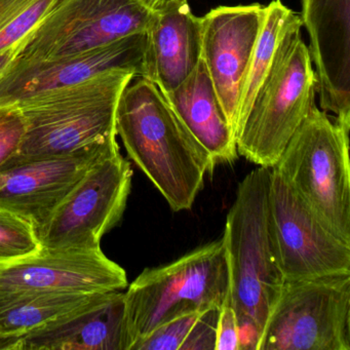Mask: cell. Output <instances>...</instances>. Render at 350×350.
<instances>
[{
	"label": "cell",
	"mask_w": 350,
	"mask_h": 350,
	"mask_svg": "<svg viewBox=\"0 0 350 350\" xmlns=\"http://www.w3.org/2000/svg\"><path fill=\"white\" fill-rule=\"evenodd\" d=\"M116 133L172 210H190L215 165L157 85L141 77L126 85L116 110Z\"/></svg>",
	"instance_id": "6da1fadb"
},
{
	"label": "cell",
	"mask_w": 350,
	"mask_h": 350,
	"mask_svg": "<svg viewBox=\"0 0 350 350\" xmlns=\"http://www.w3.org/2000/svg\"><path fill=\"white\" fill-rule=\"evenodd\" d=\"M269 167H259L239 183L227 215L223 241L229 268V297L237 314L239 350H257L284 278L268 221Z\"/></svg>",
	"instance_id": "7a4b0ae2"
},
{
	"label": "cell",
	"mask_w": 350,
	"mask_h": 350,
	"mask_svg": "<svg viewBox=\"0 0 350 350\" xmlns=\"http://www.w3.org/2000/svg\"><path fill=\"white\" fill-rule=\"evenodd\" d=\"M135 77L134 71L111 69L17 104L25 133L19 150L3 167L71 154L116 140L118 101Z\"/></svg>",
	"instance_id": "3957f363"
},
{
	"label": "cell",
	"mask_w": 350,
	"mask_h": 350,
	"mask_svg": "<svg viewBox=\"0 0 350 350\" xmlns=\"http://www.w3.org/2000/svg\"><path fill=\"white\" fill-rule=\"evenodd\" d=\"M124 294L129 350L172 319L220 308L229 295L228 260L223 239L167 265L146 268Z\"/></svg>",
	"instance_id": "277c9868"
},
{
	"label": "cell",
	"mask_w": 350,
	"mask_h": 350,
	"mask_svg": "<svg viewBox=\"0 0 350 350\" xmlns=\"http://www.w3.org/2000/svg\"><path fill=\"white\" fill-rule=\"evenodd\" d=\"M297 22L282 38L237 138L239 155L273 167L315 105L317 77Z\"/></svg>",
	"instance_id": "5b68a950"
},
{
	"label": "cell",
	"mask_w": 350,
	"mask_h": 350,
	"mask_svg": "<svg viewBox=\"0 0 350 350\" xmlns=\"http://www.w3.org/2000/svg\"><path fill=\"white\" fill-rule=\"evenodd\" d=\"M349 132L314 106L273 167L319 220L348 245Z\"/></svg>",
	"instance_id": "8992f818"
},
{
	"label": "cell",
	"mask_w": 350,
	"mask_h": 350,
	"mask_svg": "<svg viewBox=\"0 0 350 350\" xmlns=\"http://www.w3.org/2000/svg\"><path fill=\"white\" fill-rule=\"evenodd\" d=\"M257 350H350V273L284 280Z\"/></svg>",
	"instance_id": "52a82bcc"
},
{
	"label": "cell",
	"mask_w": 350,
	"mask_h": 350,
	"mask_svg": "<svg viewBox=\"0 0 350 350\" xmlns=\"http://www.w3.org/2000/svg\"><path fill=\"white\" fill-rule=\"evenodd\" d=\"M132 178L120 148L98 159L38 229L42 249H101L103 235L122 220Z\"/></svg>",
	"instance_id": "ba28073f"
},
{
	"label": "cell",
	"mask_w": 350,
	"mask_h": 350,
	"mask_svg": "<svg viewBox=\"0 0 350 350\" xmlns=\"http://www.w3.org/2000/svg\"><path fill=\"white\" fill-rule=\"evenodd\" d=\"M151 19L132 0H58L18 58L49 60L89 52L146 31Z\"/></svg>",
	"instance_id": "9c48e42d"
},
{
	"label": "cell",
	"mask_w": 350,
	"mask_h": 350,
	"mask_svg": "<svg viewBox=\"0 0 350 350\" xmlns=\"http://www.w3.org/2000/svg\"><path fill=\"white\" fill-rule=\"evenodd\" d=\"M268 221L284 280L350 273V245L319 220L274 167Z\"/></svg>",
	"instance_id": "30bf717a"
},
{
	"label": "cell",
	"mask_w": 350,
	"mask_h": 350,
	"mask_svg": "<svg viewBox=\"0 0 350 350\" xmlns=\"http://www.w3.org/2000/svg\"><path fill=\"white\" fill-rule=\"evenodd\" d=\"M265 5L218 7L202 17V61L237 138L239 100Z\"/></svg>",
	"instance_id": "8fae6325"
},
{
	"label": "cell",
	"mask_w": 350,
	"mask_h": 350,
	"mask_svg": "<svg viewBox=\"0 0 350 350\" xmlns=\"http://www.w3.org/2000/svg\"><path fill=\"white\" fill-rule=\"evenodd\" d=\"M145 42V32H141L63 58L21 60L17 57L0 77V108L17 105L46 92L77 85L111 69H128L140 77Z\"/></svg>",
	"instance_id": "7c38bea8"
},
{
	"label": "cell",
	"mask_w": 350,
	"mask_h": 350,
	"mask_svg": "<svg viewBox=\"0 0 350 350\" xmlns=\"http://www.w3.org/2000/svg\"><path fill=\"white\" fill-rule=\"evenodd\" d=\"M126 286L124 268L101 249H42L31 257L0 264V291L96 294Z\"/></svg>",
	"instance_id": "4fadbf2b"
},
{
	"label": "cell",
	"mask_w": 350,
	"mask_h": 350,
	"mask_svg": "<svg viewBox=\"0 0 350 350\" xmlns=\"http://www.w3.org/2000/svg\"><path fill=\"white\" fill-rule=\"evenodd\" d=\"M118 148V141H109L71 154L1 167L0 208L23 217L38 231L90 167Z\"/></svg>",
	"instance_id": "5bb4252c"
},
{
	"label": "cell",
	"mask_w": 350,
	"mask_h": 350,
	"mask_svg": "<svg viewBox=\"0 0 350 350\" xmlns=\"http://www.w3.org/2000/svg\"><path fill=\"white\" fill-rule=\"evenodd\" d=\"M319 106L350 131V0H302Z\"/></svg>",
	"instance_id": "9a60e30c"
},
{
	"label": "cell",
	"mask_w": 350,
	"mask_h": 350,
	"mask_svg": "<svg viewBox=\"0 0 350 350\" xmlns=\"http://www.w3.org/2000/svg\"><path fill=\"white\" fill-rule=\"evenodd\" d=\"M124 294L103 293L20 339L19 350H129Z\"/></svg>",
	"instance_id": "2e32d148"
},
{
	"label": "cell",
	"mask_w": 350,
	"mask_h": 350,
	"mask_svg": "<svg viewBox=\"0 0 350 350\" xmlns=\"http://www.w3.org/2000/svg\"><path fill=\"white\" fill-rule=\"evenodd\" d=\"M141 77L170 93L184 83L202 60V18L188 1L153 15L145 31Z\"/></svg>",
	"instance_id": "e0dca14e"
},
{
	"label": "cell",
	"mask_w": 350,
	"mask_h": 350,
	"mask_svg": "<svg viewBox=\"0 0 350 350\" xmlns=\"http://www.w3.org/2000/svg\"><path fill=\"white\" fill-rule=\"evenodd\" d=\"M163 95L186 130L210 155L215 167L239 159L237 138L202 60L182 85Z\"/></svg>",
	"instance_id": "ac0fdd59"
},
{
	"label": "cell",
	"mask_w": 350,
	"mask_h": 350,
	"mask_svg": "<svg viewBox=\"0 0 350 350\" xmlns=\"http://www.w3.org/2000/svg\"><path fill=\"white\" fill-rule=\"evenodd\" d=\"M100 294L103 293L0 291V336L23 337L81 308Z\"/></svg>",
	"instance_id": "d6986e66"
},
{
	"label": "cell",
	"mask_w": 350,
	"mask_h": 350,
	"mask_svg": "<svg viewBox=\"0 0 350 350\" xmlns=\"http://www.w3.org/2000/svg\"><path fill=\"white\" fill-rule=\"evenodd\" d=\"M299 21H301L300 15L286 7L280 0H272L269 5H265L263 25L241 90L237 138L249 113L254 98L271 67L282 38L288 29Z\"/></svg>",
	"instance_id": "ffe728a7"
},
{
	"label": "cell",
	"mask_w": 350,
	"mask_h": 350,
	"mask_svg": "<svg viewBox=\"0 0 350 350\" xmlns=\"http://www.w3.org/2000/svg\"><path fill=\"white\" fill-rule=\"evenodd\" d=\"M58 0H0V54L21 44Z\"/></svg>",
	"instance_id": "44dd1931"
},
{
	"label": "cell",
	"mask_w": 350,
	"mask_h": 350,
	"mask_svg": "<svg viewBox=\"0 0 350 350\" xmlns=\"http://www.w3.org/2000/svg\"><path fill=\"white\" fill-rule=\"evenodd\" d=\"M42 249L38 231L30 221L0 208V264L31 257Z\"/></svg>",
	"instance_id": "7402d4cb"
},
{
	"label": "cell",
	"mask_w": 350,
	"mask_h": 350,
	"mask_svg": "<svg viewBox=\"0 0 350 350\" xmlns=\"http://www.w3.org/2000/svg\"><path fill=\"white\" fill-rule=\"evenodd\" d=\"M202 313H189L159 325L137 341L132 350H182Z\"/></svg>",
	"instance_id": "603a6c76"
},
{
	"label": "cell",
	"mask_w": 350,
	"mask_h": 350,
	"mask_svg": "<svg viewBox=\"0 0 350 350\" xmlns=\"http://www.w3.org/2000/svg\"><path fill=\"white\" fill-rule=\"evenodd\" d=\"M25 133L23 114L18 106L0 108V169L15 157Z\"/></svg>",
	"instance_id": "cb8c5ba5"
},
{
	"label": "cell",
	"mask_w": 350,
	"mask_h": 350,
	"mask_svg": "<svg viewBox=\"0 0 350 350\" xmlns=\"http://www.w3.org/2000/svg\"><path fill=\"white\" fill-rule=\"evenodd\" d=\"M219 309L213 308L202 313L182 350H215Z\"/></svg>",
	"instance_id": "d4e9b609"
},
{
	"label": "cell",
	"mask_w": 350,
	"mask_h": 350,
	"mask_svg": "<svg viewBox=\"0 0 350 350\" xmlns=\"http://www.w3.org/2000/svg\"><path fill=\"white\" fill-rule=\"evenodd\" d=\"M215 350H239V323L229 295L219 309Z\"/></svg>",
	"instance_id": "484cf974"
},
{
	"label": "cell",
	"mask_w": 350,
	"mask_h": 350,
	"mask_svg": "<svg viewBox=\"0 0 350 350\" xmlns=\"http://www.w3.org/2000/svg\"><path fill=\"white\" fill-rule=\"evenodd\" d=\"M132 1L153 16L169 11L188 0H132Z\"/></svg>",
	"instance_id": "4316f807"
},
{
	"label": "cell",
	"mask_w": 350,
	"mask_h": 350,
	"mask_svg": "<svg viewBox=\"0 0 350 350\" xmlns=\"http://www.w3.org/2000/svg\"><path fill=\"white\" fill-rule=\"evenodd\" d=\"M27 40H24L21 44H17V46H13V48L9 49V50L0 54V77H3V75L7 72L8 69L11 67V65L13 64L14 61L16 60L18 55L21 52Z\"/></svg>",
	"instance_id": "83f0119b"
},
{
	"label": "cell",
	"mask_w": 350,
	"mask_h": 350,
	"mask_svg": "<svg viewBox=\"0 0 350 350\" xmlns=\"http://www.w3.org/2000/svg\"><path fill=\"white\" fill-rule=\"evenodd\" d=\"M20 339L21 338L0 336V350H19Z\"/></svg>",
	"instance_id": "f1b7e54d"
}]
</instances>
